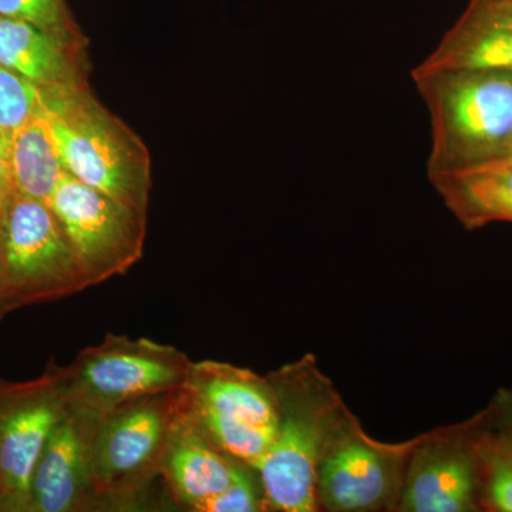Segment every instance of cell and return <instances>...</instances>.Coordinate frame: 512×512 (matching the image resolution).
Segmentation results:
<instances>
[{
  "label": "cell",
  "instance_id": "obj_2",
  "mask_svg": "<svg viewBox=\"0 0 512 512\" xmlns=\"http://www.w3.org/2000/svg\"><path fill=\"white\" fill-rule=\"evenodd\" d=\"M266 376L278 412L274 439L256 467L268 511L318 512L316 467L345 402L313 355Z\"/></svg>",
  "mask_w": 512,
  "mask_h": 512
},
{
  "label": "cell",
  "instance_id": "obj_18",
  "mask_svg": "<svg viewBox=\"0 0 512 512\" xmlns=\"http://www.w3.org/2000/svg\"><path fill=\"white\" fill-rule=\"evenodd\" d=\"M480 456L481 500L491 510L512 512V450L495 436L491 424L483 429Z\"/></svg>",
  "mask_w": 512,
  "mask_h": 512
},
{
  "label": "cell",
  "instance_id": "obj_4",
  "mask_svg": "<svg viewBox=\"0 0 512 512\" xmlns=\"http://www.w3.org/2000/svg\"><path fill=\"white\" fill-rule=\"evenodd\" d=\"M89 286L50 205L10 188L0 200V319Z\"/></svg>",
  "mask_w": 512,
  "mask_h": 512
},
{
  "label": "cell",
  "instance_id": "obj_15",
  "mask_svg": "<svg viewBox=\"0 0 512 512\" xmlns=\"http://www.w3.org/2000/svg\"><path fill=\"white\" fill-rule=\"evenodd\" d=\"M86 45L25 20L0 18V64L42 90L89 86Z\"/></svg>",
  "mask_w": 512,
  "mask_h": 512
},
{
  "label": "cell",
  "instance_id": "obj_20",
  "mask_svg": "<svg viewBox=\"0 0 512 512\" xmlns=\"http://www.w3.org/2000/svg\"><path fill=\"white\" fill-rule=\"evenodd\" d=\"M194 512H266L264 488L256 468L238 461L231 483L208 500L192 508Z\"/></svg>",
  "mask_w": 512,
  "mask_h": 512
},
{
  "label": "cell",
  "instance_id": "obj_25",
  "mask_svg": "<svg viewBox=\"0 0 512 512\" xmlns=\"http://www.w3.org/2000/svg\"><path fill=\"white\" fill-rule=\"evenodd\" d=\"M510 2H512V0H510Z\"/></svg>",
  "mask_w": 512,
  "mask_h": 512
},
{
  "label": "cell",
  "instance_id": "obj_3",
  "mask_svg": "<svg viewBox=\"0 0 512 512\" xmlns=\"http://www.w3.org/2000/svg\"><path fill=\"white\" fill-rule=\"evenodd\" d=\"M42 113L67 174L148 214V148L94 97L89 86L42 90Z\"/></svg>",
  "mask_w": 512,
  "mask_h": 512
},
{
  "label": "cell",
  "instance_id": "obj_24",
  "mask_svg": "<svg viewBox=\"0 0 512 512\" xmlns=\"http://www.w3.org/2000/svg\"><path fill=\"white\" fill-rule=\"evenodd\" d=\"M507 164H512V153L510 154V156H508L507 158H505V160L503 161V163L498 164V165H507ZM493 167H495V165H493Z\"/></svg>",
  "mask_w": 512,
  "mask_h": 512
},
{
  "label": "cell",
  "instance_id": "obj_10",
  "mask_svg": "<svg viewBox=\"0 0 512 512\" xmlns=\"http://www.w3.org/2000/svg\"><path fill=\"white\" fill-rule=\"evenodd\" d=\"M66 409L55 362L32 382L0 380V512H28L33 471Z\"/></svg>",
  "mask_w": 512,
  "mask_h": 512
},
{
  "label": "cell",
  "instance_id": "obj_8",
  "mask_svg": "<svg viewBox=\"0 0 512 512\" xmlns=\"http://www.w3.org/2000/svg\"><path fill=\"white\" fill-rule=\"evenodd\" d=\"M181 389L141 397L97 420L92 468L104 510L133 505L160 476L168 431L180 409Z\"/></svg>",
  "mask_w": 512,
  "mask_h": 512
},
{
  "label": "cell",
  "instance_id": "obj_14",
  "mask_svg": "<svg viewBox=\"0 0 512 512\" xmlns=\"http://www.w3.org/2000/svg\"><path fill=\"white\" fill-rule=\"evenodd\" d=\"M414 69H488L512 73V2L470 0L436 49Z\"/></svg>",
  "mask_w": 512,
  "mask_h": 512
},
{
  "label": "cell",
  "instance_id": "obj_16",
  "mask_svg": "<svg viewBox=\"0 0 512 512\" xmlns=\"http://www.w3.org/2000/svg\"><path fill=\"white\" fill-rule=\"evenodd\" d=\"M448 211L468 231L512 222V164L429 178Z\"/></svg>",
  "mask_w": 512,
  "mask_h": 512
},
{
  "label": "cell",
  "instance_id": "obj_19",
  "mask_svg": "<svg viewBox=\"0 0 512 512\" xmlns=\"http://www.w3.org/2000/svg\"><path fill=\"white\" fill-rule=\"evenodd\" d=\"M42 109V90L0 64V133L9 138Z\"/></svg>",
  "mask_w": 512,
  "mask_h": 512
},
{
  "label": "cell",
  "instance_id": "obj_21",
  "mask_svg": "<svg viewBox=\"0 0 512 512\" xmlns=\"http://www.w3.org/2000/svg\"><path fill=\"white\" fill-rule=\"evenodd\" d=\"M0 18L25 20L67 39L86 40L66 0H0Z\"/></svg>",
  "mask_w": 512,
  "mask_h": 512
},
{
  "label": "cell",
  "instance_id": "obj_13",
  "mask_svg": "<svg viewBox=\"0 0 512 512\" xmlns=\"http://www.w3.org/2000/svg\"><path fill=\"white\" fill-rule=\"evenodd\" d=\"M237 463L215 446L192 416L181 389L180 409L168 431L160 471L175 503L192 511L220 493L231 483Z\"/></svg>",
  "mask_w": 512,
  "mask_h": 512
},
{
  "label": "cell",
  "instance_id": "obj_6",
  "mask_svg": "<svg viewBox=\"0 0 512 512\" xmlns=\"http://www.w3.org/2000/svg\"><path fill=\"white\" fill-rule=\"evenodd\" d=\"M414 444L416 437L386 443L369 436L345 404L316 467L318 511L397 512Z\"/></svg>",
  "mask_w": 512,
  "mask_h": 512
},
{
  "label": "cell",
  "instance_id": "obj_5",
  "mask_svg": "<svg viewBox=\"0 0 512 512\" xmlns=\"http://www.w3.org/2000/svg\"><path fill=\"white\" fill-rule=\"evenodd\" d=\"M191 365L175 346L107 335L60 366V376L67 406L103 416L141 397L181 389Z\"/></svg>",
  "mask_w": 512,
  "mask_h": 512
},
{
  "label": "cell",
  "instance_id": "obj_1",
  "mask_svg": "<svg viewBox=\"0 0 512 512\" xmlns=\"http://www.w3.org/2000/svg\"><path fill=\"white\" fill-rule=\"evenodd\" d=\"M412 79L429 113V178L493 167L510 156L512 73L413 69Z\"/></svg>",
  "mask_w": 512,
  "mask_h": 512
},
{
  "label": "cell",
  "instance_id": "obj_7",
  "mask_svg": "<svg viewBox=\"0 0 512 512\" xmlns=\"http://www.w3.org/2000/svg\"><path fill=\"white\" fill-rule=\"evenodd\" d=\"M192 416L227 456L258 467L274 439L276 397L268 376L247 367L192 362L183 386Z\"/></svg>",
  "mask_w": 512,
  "mask_h": 512
},
{
  "label": "cell",
  "instance_id": "obj_12",
  "mask_svg": "<svg viewBox=\"0 0 512 512\" xmlns=\"http://www.w3.org/2000/svg\"><path fill=\"white\" fill-rule=\"evenodd\" d=\"M99 417L67 406L33 471L28 512L104 510L92 468V440Z\"/></svg>",
  "mask_w": 512,
  "mask_h": 512
},
{
  "label": "cell",
  "instance_id": "obj_22",
  "mask_svg": "<svg viewBox=\"0 0 512 512\" xmlns=\"http://www.w3.org/2000/svg\"><path fill=\"white\" fill-rule=\"evenodd\" d=\"M491 429L505 446L512 450V397L503 396L491 414Z\"/></svg>",
  "mask_w": 512,
  "mask_h": 512
},
{
  "label": "cell",
  "instance_id": "obj_17",
  "mask_svg": "<svg viewBox=\"0 0 512 512\" xmlns=\"http://www.w3.org/2000/svg\"><path fill=\"white\" fill-rule=\"evenodd\" d=\"M9 167L12 190L45 202L66 173L42 109L10 137Z\"/></svg>",
  "mask_w": 512,
  "mask_h": 512
},
{
  "label": "cell",
  "instance_id": "obj_9",
  "mask_svg": "<svg viewBox=\"0 0 512 512\" xmlns=\"http://www.w3.org/2000/svg\"><path fill=\"white\" fill-rule=\"evenodd\" d=\"M47 204L62 224L90 286L126 274L143 256L147 215L67 173Z\"/></svg>",
  "mask_w": 512,
  "mask_h": 512
},
{
  "label": "cell",
  "instance_id": "obj_11",
  "mask_svg": "<svg viewBox=\"0 0 512 512\" xmlns=\"http://www.w3.org/2000/svg\"><path fill=\"white\" fill-rule=\"evenodd\" d=\"M481 417L416 437L397 512H467L481 498Z\"/></svg>",
  "mask_w": 512,
  "mask_h": 512
},
{
  "label": "cell",
  "instance_id": "obj_23",
  "mask_svg": "<svg viewBox=\"0 0 512 512\" xmlns=\"http://www.w3.org/2000/svg\"><path fill=\"white\" fill-rule=\"evenodd\" d=\"M9 138L0 133V200L12 188L10 184Z\"/></svg>",
  "mask_w": 512,
  "mask_h": 512
}]
</instances>
